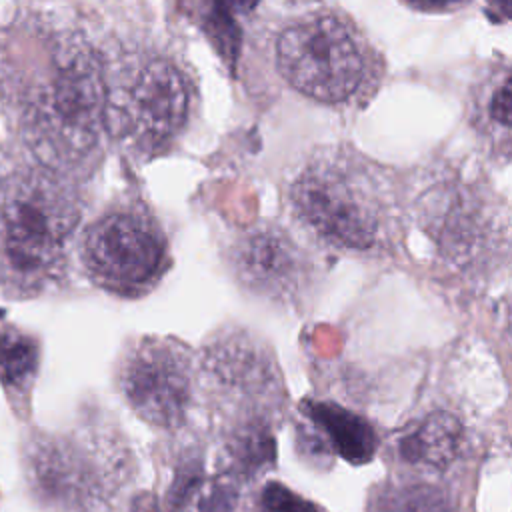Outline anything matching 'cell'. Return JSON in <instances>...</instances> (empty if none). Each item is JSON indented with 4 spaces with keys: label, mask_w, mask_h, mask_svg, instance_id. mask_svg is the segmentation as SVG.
<instances>
[{
    "label": "cell",
    "mask_w": 512,
    "mask_h": 512,
    "mask_svg": "<svg viewBox=\"0 0 512 512\" xmlns=\"http://www.w3.org/2000/svg\"><path fill=\"white\" fill-rule=\"evenodd\" d=\"M510 116H512V88H510V70L506 64L496 68L490 80L484 84L478 100V118L480 128L488 134L496 148L502 152L510 146Z\"/></svg>",
    "instance_id": "4fadbf2b"
},
{
    "label": "cell",
    "mask_w": 512,
    "mask_h": 512,
    "mask_svg": "<svg viewBox=\"0 0 512 512\" xmlns=\"http://www.w3.org/2000/svg\"><path fill=\"white\" fill-rule=\"evenodd\" d=\"M28 118L52 158L76 160L90 152L106 118V86L96 58L78 46L60 50L30 100Z\"/></svg>",
    "instance_id": "277c9868"
},
{
    "label": "cell",
    "mask_w": 512,
    "mask_h": 512,
    "mask_svg": "<svg viewBox=\"0 0 512 512\" xmlns=\"http://www.w3.org/2000/svg\"><path fill=\"white\" fill-rule=\"evenodd\" d=\"M478 216V206H468L466 202H462V198H458V202L442 206L438 220L442 232H438V240L450 258H476L480 254L478 250L486 246L482 230H488V224L478 220Z\"/></svg>",
    "instance_id": "7c38bea8"
},
{
    "label": "cell",
    "mask_w": 512,
    "mask_h": 512,
    "mask_svg": "<svg viewBox=\"0 0 512 512\" xmlns=\"http://www.w3.org/2000/svg\"><path fill=\"white\" fill-rule=\"evenodd\" d=\"M256 2H258V0H232V4H234L236 8H240V10H250Z\"/></svg>",
    "instance_id": "e0dca14e"
},
{
    "label": "cell",
    "mask_w": 512,
    "mask_h": 512,
    "mask_svg": "<svg viewBox=\"0 0 512 512\" xmlns=\"http://www.w3.org/2000/svg\"><path fill=\"white\" fill-rule=\"evenodd\" d=\"M228 262L246 288L278 302L300 298L312 272L304 248L276 224L242 230L230 244Z\"/></svg>",
    "instance_id": "9c48e42d"
},
{
    "label": "cell",
    "mask_w": 512,
    "mask_h": 512,
    "mask_svg": "<svg viewBox=\"0 0 512 512\" xmlns=\"http://www.w3.org/2000/svg\"><path fill=\"white\" fill-rule=\"evenodd\" d=\"M78 220L72 192L46 172L12 176L0 188V282L32 294L52 282Z\"/></svg>",
    "instance_id": "7a4b0ae2"
},
{
    "label": "cell",
    "mask_w": 512,
    "mask_h": 512,
    "mask_svg": "<svg viewBox=\"0 0 512 512\" xmlns=\"http://www.w3.org/2000/svg\"><path fill=\"white\" fill-rule=\"evenodd\" d=\"M414 2H418V4H446L450 0H414Z\"/></svg>",
    "instance_id": "ac0fdd59"
},
{
    "label": "cell",
    "mask_w": 512,
    "mask_h": 512,
    "mask_svg": "<svg viewBox=\"0 0 512 512\" xmlns=\"http://www.w3.org/2000/svg\"><path fill=\"white\" fill-rule=\"evenodd\" d=\"M290 204L308 232L348 254L382 252L396 230L384 174L352 150L316 154L292 182Z\"/></svg>",
    "instance_id": "6da1fadb"
},
{
    "label": "cell",
    "mask_w": 512,
    "mask_h": 512,
    "mask_svg": "<svg viewBox=\"0 0 512 512\" xmlns=\"http://www.w3.org/2000/svg\"><path fill=\"white\" fill-rule=\"evenodd\" d=\"M276 60L292 88L324 104H344L368 88L374 56L360 32L334 12H310L278 36Z\"/></svg>",
    "instance_id": "3957f363"
},
{
    "label": "cell",
    "mask_w": 512,
    "mask_h": 512,
    "mask_svg": "<svg viewBox=\"0 0 512 512\" xmlns=\"http://www.w3.org/2000/svg\"><path fill=\"white\" fill-rule=\"evenodd\" d=\"M464 448V428L448 412H434L414 422L398 440L404 462L424 470L448 468Z\"/></svg>",
    "instance_id": "8fae6325"
},
{
    "label": "cell",
    "mask_w": 512,
    "mask_h": 512,
    "mask_svg": "<svg viewBox=\"0 0 512 512\" xmlns=\"http://www.w3.org/2000/svg\"><path fill=\"white\" fill-rule=\"evenodd\" d=\"M114 108L124 136L146 150L162 148L186 124L190 82L172 60L144 58L122 80Z\"/></svg>",
    "instance_id": "ba28073f"
},
{
    "label": "cell",
    "mask_w": 512,
    "mask_h": 512,
    "mask_svg": "<svg viewBox=\"0 0 512 512\" xmlns=\"http://www.w3.org/2000/svg\"><path fill=\"white\" fill-rule=\"evenodd\" d=\"M32 470L40 492L64 512H106L130 482L132 460L110 434L56 436L36 444Z\"/></svg>",
    "instance_id": "5b68a950"
},
{
    "label": "cell",
    "mask_w": 512,
    "mask_h": 512,
    "mask_svg": "<svg viewBox=\"0 0 512 512\" xmlns=\"http://www.w3.org/2000/svg\"><path fill=\"white\" fill-rule=\"evenodd\" d=\"M372 512H454L450 500L428 484H402L382 490Z\"/></svg>",
    "instance_id": "5bb4252c"
},
{
    "label": "cell",
    "mask_w": 512,
    "mask_h": 512,
    "mask_svg": "<svg viewBox=\"0 0 512 512\" xmlns=\"http://www.w3.org/2000/svg\"><path fill=\"white\" fill-rule=\"evenodd\" d=\"M118 388L144 422L176 428L192 400V352L176 338H140L120 360Z\"/></svg>",
    "instance_id": "52a82bcc"
},
{
    "label": "cell",
    "mask_w": 512,
    "mask_h": 512,
    "mask_svg": "<svg viewBox=\"0 0 512 512\" xmlns=\"http://www.w3.org/2000/svg\"><path fill=\"white\" fill-rule=\"evenodd\" d=\"M308 420L312 442L318 450H330L350 464H366L374 458L378 436L362 416L328 402L304 400L300 404Z\"/></svg>",
    "instance_id": "30bf717a"
},
{
    "label": "cell",
    "mask_w": 512,
    "mask_h": 512,
    "mask_svg": "<svg viewBox=\"0 0 512 512\" xmlns=\"http://www.w3.org/2000/svg\"><path fill=\"white\" fill-rule=\"evenodd\" d=\"M82 258L92 280L118 296H140L164 274L168 244L160 224L140 206L100 216L84 234Z\"/></svg>",
    "instance_id": "8992f818"
},
{
    "label": "cell",
    "mask_w": 512,
    "mask_h": 512,
    "mask_svg": "<svg viewBox=\"0 0 512 512\" xmlns=\"http://www.w3.org/2000/svg\"><path fill=\"white\" fill-rule=\"evenodd\" d=\"M260 512H320L310 500L280 482H268L260 492Z\"/></svg>",
    "instance_id": "2e32d148"
},
{
    "label": "cell",
    "mask_w": 512,
    "mask_h": 512,
    "mask_svg": "<svg viewBox=\"0 0 512 512\" xmlns=\"http://www.w3.org/2000/svg\"><path fill=\"white\" fill-rule=\"evenodd\" d=\"M38 364V344L16 330L0 332V376L6 384L22 388Z\"/></svg>",
    "instance_id": "9a60e30c"
}]
</instances>
